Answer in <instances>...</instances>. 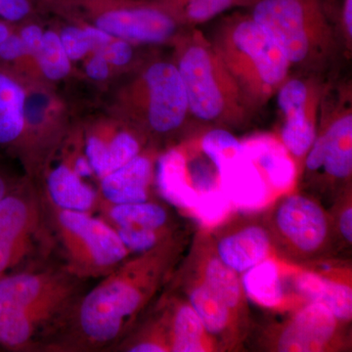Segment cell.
<instances>
[{
	"instance_id": "ba28073f",
	"label": "cell",
	"mask_w": 352,
	"mask_h": 352,
	"mask_svg": "<svg viewBox=\"0 0 352 352\" xmlns=\"http://www.w3.org/2000/svg\"><path fill=\"white\" fill-rule=\"evenodd\" d=\"M318 80L314 76H289L275 94L283 117L279 138L296 162L305 160L316 138L324 91Z\"/></svg>"
},
{
	"instance_id": "ab89813d",
	"label": "cell",
	"mask_w": 352,
	"mask_h": 352,
	"mask_svg": "<svg viewBox=\"0 0 352 352\" xmlns=\"http://www.w3.org/2000/svg\"><path fill=\"white\" fill-rule=\"evenodd\" d=\"M10 32L8 25H7L3 21L0 20V43L7 38V36L10 34Z\"/></svg>"
},
{
	"instance_id": "3957f363",
	"label": "cell",
	"mask_w": 352,
	"mask_h": 352,
	"mask_svg": "<svg viewBox=\"0 0 352 352\" xmlns=\"http://www.w3.org/2000/svg\"><path fill=\"white\" fill-rule=\"evenodd\" d=\"M208 39L254 112L265 106L291 76L283 48L250 12L226 16Z\"/></svg>"
},
{
	"instance_id": "8992f818",
	"label": "cell",
	"mask_w": 352,
	"mask_h": 352,
	"mask_svg": "<svg viewBox=\"0 0 352 352\" xmlns=\"http://www.w3.org/2000/svg\"><path fill=\"white\" fill-rule=\"evenodd\" d=\"M43 201L53 245L75 276L83 281L101 279L129 258L119 235L100 217L55 207L43 195Z\"/></svg>"
},
{
	"instance_id": "4fadbf2b",
	"label": "cell",
	"mask_w": 352,
	"mask_h": 352,
	"mask_svg": "<svg viewBox=\"0 0 352 352\" xmlns=\"http://www.w3.org/2000/svg\"><path fill=\"white\" fill-rule=\"evenodd\" d=\"M220 188L242 212H258L267 208L275 196L258 166L245 154L244 149L227 157L217 168Z\"/></svg>"
},
{
	"instance_id": "8fae6325",
	"label": "cell",
	"mask_w": 352,
	"mask_h": 352,
	"mask_svg": "<svg viewBox=\"0 0 352 352\" xmlns=\"http://www.w3.org/2000/svg\"><path fill=\"white\" fill-rule=\"evenodd\" d=\"M179 25L156 2L109 7L96 18L99 29L131 43H166L177 34Z\"/></svg>"
},
{
	"instance_id": "d590c367",
	"label": "cell",
	"mask_w": 352,
	"mask_h": 352,
	"mask_svg": "<svg viewBox=\"0 0 352 352\" xmlns=\"http://www.w3.org/2000/svg\"><path fill=\"white\" fill-rule=\"evenodd\" d=\"M19 36L24 43L27 55L36 56L43 41V30L36 25H27L21 31Z\"/></svg>"
},
{
	"instance_id": "f35d334b",
	"label": "cell",
	"mask_w": 352,
	"mask_h": 352,
	"mask_svg": "<svg viewBox=\"0 0 352 352\" xmlns=\"http://www.w3.org/2000/svg\"><path fill=\"white\" fill-rule=\"evenodd\" d=\"M19 184V182H15L11 176L7 175L3 170H0V199L3 198Z\"/></svg>"
},
{
	"instance_id": "1f68e13d",
	"label": "cell",
	"mask_w": 352,
	"mask_h": 352,
	"mask_svg": "<svg viewBox=\"0 0 352 352\" xmlns=\"http://www.w3.org/2000/svg\"><path fill=\"white\" fill-rule=\"evenodd\" d=\"M96 53L105 58L109 64L118 67L129 64L133 57L131 43L120 38H113L105 47Z\"/></svg>"
},
{
	"instance_id": "9a60e30c",
	"label": "cell",
	"mask_w": 352,
	"mask_h": 352,
	"mask_svg": "<svg viewBox=\"0 0 352 352\" xmlns=\"http://www.w3.org/2000/svg\"><path fill=\"white\" fill-rule=\"evenodd\" d=\"M48 231L41 194L20 183L0 199V240Z\"/></svg>"
},
{
	"instance_id": "ffe728a7",
	"label": "cell",
	"mask_w": 352,
	"mask_h": 352,
	"mask_svg": "<svg viewBox=\"0 0 352 352\" xmlns=\"http://www.w3.org/2000/svg\"><path fill=\"white\" fill-rule=\"evenodd\" d=\"M43 195L55 207L76 212L95 214L99 205L98 188L76 175L68 164L50 170Z\"/></svg>"
},
{
	"instance_id": "d6986e66",
	"label": "cell",
	"mask_w": 352,
	"mask_h": 352,
	"mask_svg": "<svg viewBox=\"0 0 352 352\" xmlns=\"http://www.w3.org/2000/svg\"><path fill=\"white\" fill-rule=\"evenodd\" d=\"M296 295L307 302L321 303L338 320L347 323L352 318V289L339 281L314 271H300L293 277Z\"/></svg>"
},
{
	"instance_id": "4316f807",
	"label": "cell",
	"mask_w": 352,
	"mask_h": 352,
	"mask_svg": "<svg viewBox=\"0 0 352 352\" xmlns=\"http://www.w3.org/2000/svg\"><path fill=\"white\" fill-rule=\"evenodd\" d=\"M25 92L15 78L0 69V146L19 144L25 129Z\"/></svg>"
},
{
	"instance_id": "d4e9b609",
	"label": "cell",
	"mask_w": 352,
	"mask_h": 352,
	"mask_svg": "<svg viewBox=\"0 0 352 352\" xmlns=\"http://www.w3.org/2000/svg\"><path fill=\"white\" fill-rule=\"evenodd\" d=\"M186 291L187 302L212 340L227 337L235 330L237 316L201 280H193Z\"/></svg>"
},
{
	"instance_id": "f546056e",
	"label": "cell",
	"mask_w": 352,
	"mask_h": 352,
	"mask_svg": "<svg viewBox=\"0 0 352 352\" xmlns=\"http://www.w3.org/2000/svg\"><path fill=\"white\" fill-rule=\"evenodd\" d=\"M39 67L43 75L51 80H59L71 71V60L65 50L61 38L54 32H43L38 54Z\"/></svg>"
},
{
	"instance_id": "2e32d148",
	"label": "cell",
	"mask_w": 352,
	"mask_h": 352,
	"mask_svg": "<svg viewBox=\"0 0 352 352\" xmlns=\"http://www.w3.org/2000/svg\"><path fill=\"white\" fill-rule=\"evenodd\" d=\"M99 180V203L124 205L150 201L154 164L151 157L139 154Z\"/></svg>"
},
{
	"instance_id": "6da1fadb",
	"label": "cell",
	"mask_w": 352,
	"mask_h": 352,
	"mask_svg": "<svg viewBox=\"0 0 352 352\" xmlns=\"http://www.w3.org/2000/svg\"><path fill=\"white\" fill-rule=\"evenodd\" d=\"M175 240L127 258L83 293L43 349L98 351L113 349L156 293L175 254Z\"/></svg>"
},
{
	"instance_id": "e575fe53",
	"label": "cell",
	"mask_w": 352,
	"mask_h": 352,
	"mask_svg": "<svg viewBox=\"0 0 352 352\" xmlns=\"http://www.w3.org/2000/svg\"><path fill=\"white\" fill-rule=\"evenodd\" d=\"M27 55V51L19 34H10L0 43V60L4 62H12Z\"/></svg>"
},
{
	"instance_id": "60d3db41",
	"label": "cell",
	"mask_w": 352,
	"mask_h": 352,
	"mask_svg": "<svg viewBox=\"0 0 352 352\" xmlns=\"http://www.w3.org/2000/svg\"><path fill=\"white\" fill-rule=\"evenodd\" d=\"M328 2H331V3H333V2L337 1V0H327Z\"/></svg>"
},
{
	"instance_id": "603a6c76",
	"label": "cell",
	"mask_w": 352,
	"mask_h": 352,
	"mask_svg": "<svg viewBox=\"0 0 352 352\" xmlns=\"http://www.w3.org/2000/svg\"><path fill=\"white\" fill-rule=\"evenodd\" d=\"M96 214L113 230L142 229L170 232L168 210L151 200L124 205L99 203Z\"/></svg>"
},
{
	"instance_id": "277c9868",
	"label": "cell",
	"mask_w": 352,
	"mask_h": 352,
	"mask_svg": "<svg viewBox=\"0 0 352 352\" xmlns=\"http://www.w3.org/2000/svg\"><path fill=\"white\" fill-rule=\"evenodd\" d=\"M249 9L283 48L292 71L302 76L319 78L344 48L327 0H254Z\"/></svg>"
},
{
	"instance_id": "484cf974",
	"label": "cell",
	"mask_w": 352,
	"mask_h": 352,
	"mask_svg": "<svg viewBox=\"0 0 352 352\" xmlns=\"http://www.w3.org/2000/svg\"><path fill=\"white\" fill-rule=\"evenodd\" d=\"M208 288L220 298L239 318L244 310L245 296L239 273L231 270L215 254L214 249L205 252L200 261V277Z\"/></svg>"
},
{
	"instance_id": "4dcf8cb0",
	"label": "cell",
	"mask_w": 352,
	"mask_h": 352,
	"mask_svg": "<svg viewBox=\"0 0 352 352\" xmlns=\"http://www.w3.org/2000/svg\"><path fill=\"white\" fill-rule=\"evenodd\" d=\"M232 204L221 188L198 195L191 214L207 227L219 226L230 215Z\"/></svg>"
},
{
	"instance_id": "5b68a950",
	"label": "cell",
	"mask_w": 352,
	"mask_h": 352,
	"mask_svg": "<svg viewBox=\"0 0 352 352\" xmlns=\"http://www.w3.org/2000/svg\"><path fill=\"white\" fill-rule=\"evenodd\" d=\"M175 65L186 91L190 117L226 129L245 126L252 119L254 111L200 30L193 28L183 39Z\"/></svg>"
},
{
	"instance_id": "8d00e7d4",
	"label": "cell",
	"mask_w": 352,
	"mask_h": 352,
	"mask_svg": "<svg viewBox=\"0 0 352 352\" xmlns=\"http://www.w3.org/2000/svg\"><path fill=\"white\" fill-rule=\"evenodd\" d=\"M87 74L90 78L95 80H104L109 76V63L99 53H95L94 56L89 60L87 65Z\"/></svg>"
},
{
	"instance_id": "5bb4252c",
	"label": "cell",
	"mask_w": 352,
	"mask_h": 352,
	"mask_svg": "<svg viewBox=\"0 0 352 352\" xmlns=\"http://www.w3.org/2000/svg\"><path fill=\"white\" fill-rule=\"evenodd\" d=\"M241 143L245 154L258 166L275 198L295 186L298 164L279 138L258 133L242 139Z\"/></svg>"
},
{
	"instance_id": "44dd1931",
	"label": "cell",
	"mask_w": 352,
	"mask_h": 352,
	"mask_svg": "<svg viewBox=\"0 0 352 352\" xmlns=\"http://www.w3.org/2000/svg\"><path fill=\"white\" fill-rule=\"evenodd\" d=\"M155 183L164 201L191 214L198 195L190 184L184 150L173 148L157 159Z\"/></svg>"
},
{
	"instance_id": "7c38bea8",
	"label": "cell",
	"mask_w": 352,
	"mask_h": 352,
	"mask_svg": "<svg viewBox=\"0 0 352 352\" xmlns=\"http://www.w3.org/2000/svg\"><path fill=\"white\" fill-rule=\"evenodd\" d=\"M340 323L321 303L307 302L280 326L272 347L282 352L327 351L335 346Z\"/></svg>"
},
{
	"instance_id": "30bf717a",
	"label": "cell",
	"mask_w": 352,
	"mask_h": 352,
	"mask_svg": "<svg viewBox=\"0 0 352 352\" xmlns=\"http://www.w3.org/2000/svg\"><path fill=\"white\" fill-rule=\"evenodd\" d=\"M146 94V120L157 134L176 131L190 117L182 76L175 64L155 62L142 76Z\"/></svg>"
},
{
	"instance_id": "52a82bcc",
	"label": "cell",
	"mask_w": 352,
	"mask_h": 352,
	"mask_svg": "<svg viewBox=\"0 0 352 352\" xmlns=\"http://www.w3.org/2000/svg\"><path fill=\"white\" fill-rule=\"evenodd\" d=\"M305 170H323L330 179L346 182L352 173L351 89H324L319 106L317 135L305 157Z\"/></svg>"
},
{
	"instance_id": "83f0119b",
	"label": "cell",
	"mask_w": 352,
	"mask_h": 352,
	"mask_svg": "<svg viewBox=\"0 0 352 352\" xmlns=\"http://www.w3.org/2000/svg\"><path fill=\"white\" fill-rule=\"evenodd\" d=\"M254 0H157L164 11L180 25L193 29L235 7L252 6Z\"/></svg>"
},
{
	"instance_id": "836d02e7",
	"label": "cell",
	"mask_w": 352,
	"mask_h": 352,
	"mask_svg": "<svg viewBox=\"0 0 352 352\" xmlns=\"http://www.w3.org/2000/svg\"><path fill=\"white\" fill-rule=\"evenodd\" d=\"M337 24L344 50L349 53L352 44V0H342Z\"/></svg>"
},
{
	"instance_id": "ac0fdd59",
	"label": "cell",
	"mask_w": 352,
	"mask_h": 352,
	"mask_svg": "<svg viewBox=\"0 0 352 352\" xmlns=\"http://www.w3.org/2000/svg\"><path fill=\"white\" fill-rule=\"evenodd\" d=\"M168 302L161 314L166 323L170 352L214 351V340L206 332L189 302L175 298Z\"/></svg>"
},
{
	"instance_id": "f1b7e54d",
	"label": "cell",
	"mask_w": 352,
	"mask_h": 352,
	"mask_svg": "<svg viewBox=\"0 0 352 352\" xmlns=\"http://www.w3.org/2000/svg\"><path fill=\"white\" fill-rule=\"evenodd\" d=\"M60 38L69 60L78 61L90 51L98 52L115 38L98 27H68L62 32Z\"/></svg>"
},
{
	"instance_id": "7a4b0ae2",
	"label": "cell",
	"mask_w": 352,
	"mask_h": 352,
	"mask_svg": "<svg viewBox=\"0 0 352 352\" xmlns=\"http://www.w3.org/2000/svg\"><path fill=\"white\" fill-rule=\"evenodd\" d=\"M85 282L63 263L32 264L0 279V346L41 349L83 294Z\"/></svg>"
},
{
	"instance_id": "74e56055",
	"label": "cell",
	"mask_w": 352,
	"mask_h": 352,
	"mask_svg": "<svg viewBox=\"0 0 352 352\" xmlns=\"http://www.w3.org/2000/svg\"><path fill=\"white\" fill-rule=\"evenodd\" d=\"M339 231L342 238L346 240L347 245L352 243V208L351 205L346 206L339 215Z\"/></svg>"
},
{
	"instance_id": "d6a6232c",
	"label": "cell",
	"mask_w": 352,
	"mask_h": 352,
	"mask_svg": "<svg viewBox=\"0 0 352 352\" xmlns=\"http://www.w3.org/2000/svg\"><path fill=\"white\" fill-rule=\"evenodd\" d=\"M30 12V0H0V18L7 22H19L27 17Z\"/></svg>"
},
{
	"instance_id": "9c48e42d",
	"label": "cell",
	"mask_w": 352,
	"mask_h": 352,
	"mask_svg": "<svg viewBox=\"0 0 352 352\" xmlns=\"http://www.w3.org/2000/svg\"><path fill=\"white\" fill-rule=\"evenodd\" d=\"M271 230L285 249L298 256L318 254L327 244L330 223L323 208L309 197L285 195L271 212Z\"/></svg>"
},
{
	"instance_id": "e0dca14e",
	"label": "cell",
	"mask_w": 352,
	"mask_h": 352,
	"mask_svg": "<svg viewBox=\"0 0 352 352\" xmlns=\"http://www.w3.org/2000/svg\"><path fill=\"white\" fill-rule=\"evenodd\" d=\"M212 249L227 266L240 274L271 256L273 241L265 227L248 224L220 236Z\"/></svg>"
},
{
	"instance_id": "cb8c5ba5",
	"label": "cell",
	"mask_w": 352,
	"mask_h": 352,
	"mask_svg": "<svg viewBox=\"0 0 352 352\" xmlns=\"http://www.w3.org/2000/svg\"><path fill=\"white\" fill-rule=\"evenodd\" d=\"M245 298L266 309H280L288 302L284 271L277 259L270 256L243 273Z\"/></svg>"
},
{
	"instance_id": "7402d4cb",
	"label": "cell",
	"mask_w": 352,
	"mask_h": 352,
	"mask_svg": "<svg viewBox=\"0 0 352 352\" xmlns=\"http://www.w3.org/2000/svg\"><path fill=\"white\" fill-rule=\"evenodd\" d=\"M139 154L140 140L135 134L127 131L117 132L110 138L92 134L85 143V157L99 179L124 166Z\"/></svg>"
}]
</instances>
